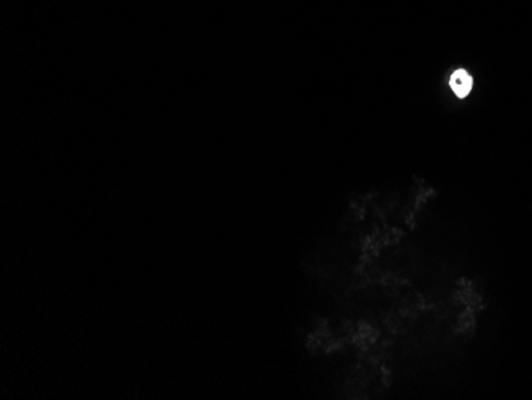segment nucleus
I'll list each match as a JSON object with an SVG mask.
<instances>
[{
	"mask_svg": "<svg viewBox=\"0 0 532 400\" xmlns=\"http://www.w3.org/2000/svg\"><path fill=\"white\" fill-rule=\"evenodd\" d=\"M450 87L452 89V93H455L457 98H467L468 94H471L472 91V87H473V78L471 77V74H468L467 71L464 69H457L452 72V75L450 78Z\"/></svg>",
	"mask_w": 532,
	"mask_h": 400,
	"instance_id": "1",
	"label": "nucleus"
}]
</instances>
